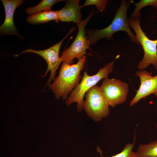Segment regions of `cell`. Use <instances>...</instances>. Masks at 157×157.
Returning <instances> with one entry per match:
<instances>
[{
    "label": "cell",
    "instance_id": "obj_1",
    "mask_svg": "<svg viewBox=\"0 0 157 157\" xmlns=\"http://www.w3.org/2000/svg\"><path fill=\"white\" fill-rule=\"evenodd\" d=\"M86 57L85 56L76 63L71 65L63 62L58 76L49 86L57 99L61 97L63 100L67 99L80 83L82 78L81 72L84 67Z\"/></svg>",
    "mask_w": 157,
    "mask_h": 157
},
{
    "label": "cell",
    "instance_id": "obj_2",
    "mask_svg": "<svg viewBox=\"0 0 157 157\" xmlns=\"http://www.w3.org/2000/svg\"><path fill=\"white\" fill-rule=\"evenodd\" d=\"M131 3V1L122 0L111 23L106 27L101 29H88L85 30L90 45L95 44L103 38L112 40L113 38L114 34L120 31L126 32L132 41L140 45L136 35L131 29L127 18V12Z\"/></svg>",
    "mask_w": 157,
    "mask_h": 157
},
{
    "label": "cell",
    "instance_id": "obj_3",
    "mask_svg": "<svg viewBox=\"0 0 157 157\" xmlns=\"http://www.w3.org/2000/svg\"><path fill=\"white\" fill-rule=\"evenodd\" d=\"M114 63V61L108 63L92 76L89 75L86 72H85L81 82L66 100V104L69 106L72 104L76 102L77 110L81 111L83 108V97L86 92L101 80L108 77V75L113 71Z\"/></svg>",
    "mask_w": 157,
    "mask_h": 157
},
{
    "label": "cell",
    "instance_id": "obj_4",
    "mask_svg": "<svg viewBox=\"0 0 157 157\" xmlns=\"http://www.w3.org/2000/svg\"><path fill=\"white\" fill-rule=\"evenodd\" d=\"M94 12L92 11L85 19L76 24L78 28L76 36L70 46L62 52L60 58L62 62L71 65L75 58L79 61L87 54L86 51L90 48V45L88 37L85 35V27Z\"/></svg>",
    "mask_w": 157,
    "mask_h": 157
},
{
    "label": "cell",
    "instance_id": "obj_5",
    "mask_svg": "<svg viewBox=\"0 0 157 157\" xmlns=\"http://www.w3.org/2000/svg\"><path fill=\"white\" fill-rule=\"evenodd\" d=\"M140 21V18L128 19L129 25L134 30L136 39L144 51L143 58L138 63V68L144 70L152 64L157 69V39L152 40L147 37L141 28Z\"/></svg>",
    "mask_w": 157,
    "mask_h": 157
},
{
    "label": "cell",
    "instance_id": "obj_6",
    "mask_svg": "<svg viewBox=\"0 0 157 157\" xmlns=\"http://www.w3.org/2000/svg\"><path fill=\"white\" fill-rule=\"evenodd\" d=\"M82 108L94 121H100L109 114V105L101 90L96 85L86 93Z\"/></svg>",
    "mask_w": 157,
    "mask_h": 157
},
{
    "label": "cell",
    "instance_id": "obj_7",
    "mask_svg": "<svg viewBox=\"0 0 157 157\" xmlns=\"http://www.w3.org/2000/svg\"><path fill=\"white\" fill-rule=\"evenodd\" d=\"M75 29L74 27L72 28L67 35L61 40L47 49L39 50L28 49L15 56H17L23 53L30 52L37 54L42 57L46 61L47 65V70L42 76H46L49 72H50V75L46 85L49 86L51 84L52 80L53 81L55 79L56 71L62 62L59 56L61 46L65 39Z\"/></svg>",
    "mask_w": 157,
    "mask_h": 157
},
{
    "label": "cell",
    "instance_id": "obj_8",
    "mask_svg": "<svg viewBox=\"0 0 157 157\" xmlns=\"http://www.w3.org/2000/svg\"><path fill=\"white\" fill-rule=\"evenodd\" d=\"M100 87L109 105L112 107L126 100L129 91V85L126 83L107 77L104 78Z\"/></svg>",
    "mask_w": 157,
    "mask_h": 157
},
{
    "label": "cell",
    "instance_id": "obj_9",
    "mask_svg": "<svg viewBox=\"0 0 157 157\" xmlns=\"http://www.w3.org/2000/svg\"><path fill=\"white\" fill-rule=\"evenodd\" d=\"M136 75L140 78V85L136 95L130 103L131 106L142 98L151 94L157 97V75L152 76L147 71H137Z\"/></svg>",
    "mask_w": 157,
    "mask_h": 157
},
{
    "label": "cell",
    "instance_id": "obj_10",
    "mask_svg": "<svg viewBox=\"0 0 157 157\" xmlns=\"http://www.w3.org/2000/svg\"><path fill=\"white\" fill-rule=\"evenodd\" d=\"M5 13V18L0 27V32L2 35H18V32L15 25L13 16L17 7L22 5L23 0H1Z\"/></svg>",
    "mask_w": 157,
    "mask_h": 157
},
{
    "label": "cell",
    "instance_id": "obj_11",
    "mask_svg": "<svg viewBox=\"0 0 157 157\" xmlns=\"http://www.w3.org/2000/svg\"><path fill=\"white\" fill-rule=\"evenodd\" d=\"M66 4L58 10L59 19L63 22H73L76 24L82 20L81 6L79 5V0H65Z\"/></svg>",
    "mask_w": 157,
    "mask_h": 157
},
{
    "label": "cell",
    "instance_id": "obj_12",
    "mask_svg": "<svg viewBox=\"0 0 157 157\" xmlns=\"http://www.w3.org/2000/svg\"><path fill=\"white\" fill-rule=\"evenodd\" d=\"M59 20L58 11H53L51 9L29 16L26 19L27 22L33 25L45 23L52 20L57 23Z\"/></svg>",
    "mask_w": 157,
    "mask_h": 157
},
{
    "label": "cell",
    "instance_id": "obj_13",
    "mask_svg": "<svg viewBox=\"0 0 157 157\" xmlns=\"http://www.w3.org/2000/svg\"><path fill=\"white\" fill-rule=\"evenodd\" d=\"M134 157H157V140L139 144Z\"/></svg>",
    "mask_w": 157,
    "mask_h": 157
},
{
    "label": "cell",
    "instance_id": "obj_14",
    "mask_svg": "<svg viewBox=\"0 0 157 157\" xmlns=\"http://www.w3.org/2000/svg\"><path fill=\"white\" fill-rule=\"evenodd\" d=\"M65 0H42L36 6L26 8V13L30 16L40 13L46 10H51V7L56 3Z\"/></svg>",
    "mask_w": 157,
    "mask_h": 157
},
{
    "label": "cell",
    "instance_id": "obj_15",
    "mask_svg": "<svg viewBox=\"0 0 157 157\" xmlns=\"http://www.w3.org/2000/svg\"><path fill=\"white\" fill-rule=\"evenodd\" d=\"M134 4L135 7L131 15V18H140L141 15L140 11L143 7L150 5L157 8V0H141Z\"/></svg>",
    "mask_w": 157,
    "mask_h": 157
},
{
    "label": "cell",
    "instance_id": "obj_16",
    "mask_svg": "<svg viewBox=\"0 0 157 157\" xmlns=\"http://www.w3.org/2000/svg\"><path fill=\"white\" fill-rule=\"evenodd\" d=\"M135 137L133 143L126 144L120 153L110 157H134L135 152L133 151L132 149L135 144Z\"/></svg>",
    "mask_w": 157,
    "mask_h": 157
},
{
    "label": "cell",
    "instance_id": "obj_17",
    "mask_svg": "<svg viewBox=\"0 0 157 157\" xmlns=\"http://www.w3.org/2000/svg\"><path fill=\"white\" fill-rule=\"evenodd\" d=\"M108 1L107 0H86L81 6L83 8L89 5H94L98 11L102 12L105 10Z\"/></svg>",
    "mask_w": 157,
    "mask_h": 157
}]
</instances>
